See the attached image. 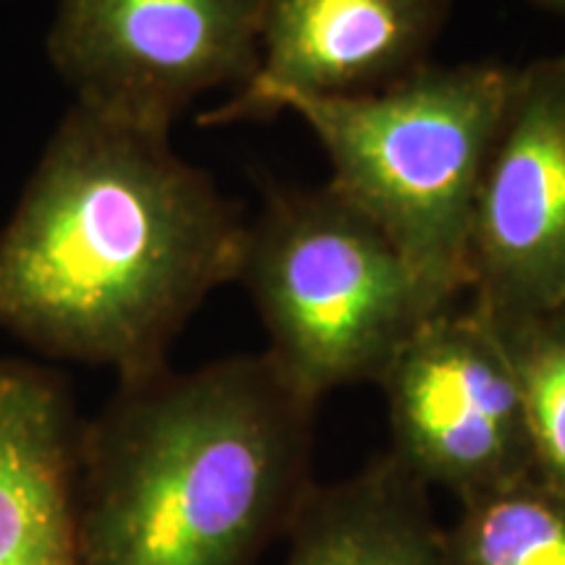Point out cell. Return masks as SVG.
<instances>
[{"mask_svg": "<svg viewBox=\"0 0 565 565\" xmlns=\"http://www.w3.org/2000/svg\"><path fill=\"white\" fill-rule=\"evenodd\" d=\"M246 221L171 134L71 105L0 231V328L137 380L238 278Z\"/></svg>", "mask_w": 565, "mask_h": 565, "instance_id": "cell-1", "label": "cell"}, {"mask_svg": "<svg viewBox=\"0 0 565 565\" xmlns=\"http://www.w3.org/2000/svg\"><path fill=\"white\" fill-rule=\"evenodd\" d=\"M309 401L267 353L121 380L82 424L79 565H257L312 477Z\"/></svg>", "mask_w": 565, "mask_h": 565, "instance_id": "cell-2", "label": "cell"}, {"mask_svg": "<svg viewBox=\"0 0 565 565\" xmlns=\"http://www.w3.org/2000/svg\"><path fill=\"white\" fill-rule=\"evenodd\" d=\"M513 84L503 63H427L372 92L278 95L265 118H301L328 154V186L454 307L469 291L471 215Z\"/></svg>", "mask_w": 565, "mask_h": 565, "instance_id": "cell-3", "label": "cell"}, {"mask_svg": "<svg viewBox=\"0 0 565 565\" xmlns=\"http://www.w3.org/2000/svg\"><path fill=\"white\" fill-rule=\"evenodd\" d=\"M236 280L265 324L270 362L315 404L338 387L377 385L408 338L450 309L328 183L265 202L246 223Z\"/></svg>", "mask_w": 565, "mask_h": 565, "instance_id": "cell-4", "label": "cell"}, {"mask_svg": "<svg viewBox=\"0 0 565 565\" xmlns=\"http://www.w3.org/2000/svg\"><path fill=\"white\" fill-rule=\"evenodd\" d=\"M263 0H61L47 55L79 108L171 134L204 92L257 71Z\"/></svg>", "mask_w": 565, "mask_h": 565, "instance_id": "cell-5", "label": "cell"}, {"mask_svg": "<svg viewBox=\"0 0 565 565\" xmlns=\"http://www.w3.org/2000/svg\"><path fill=\"white\" fill-rule=\"evenodd\" d=\"M377 387L391 454L458 503L536 471L519 374L492 320L466 301L408 338Z\"/></svg>", "mask_w": 565, "mask_h": 565, "instance_id": "cell-6", "label": "cell"}, {"mask_svg": "<svg viewBox=\"0 0 565 565\" xmlns=\"http://www.w3.org/2000/svg\"><path fill=\"white\" fill-rule=\"evenodd\" d=\"M466 294L490 320L565 303V55L515 68L471 215Z\"/></svg>", "mask_w": 565, "mask_h": 565, "instance_id": "cell-7", "label": "cell"}, {"mask_svg": "<svg viewBox=\"0 0 565 565\" xmlns=\"http://www.w3.org/2000/svg\"><path fill=\"white\" fill-rule=\"evenodd\" d=\"M450 0H263L257 71L202 126L265 118L273 97L356 95L427 66Z\"/></svg>", "mask_w": 565, "mask_h": 565, "instance_id": "cell-8", "label": "cell"}, {"mask_svg": "<svg viewBox=\"0 0 565 565\" xmlns=\"http://www.w3.org/2000/svg\"><path fill=\"white\" fill-rule=\"evenodd\" d=\"M82 424L61 374L0 359V565H79Z\"/></svg>", "mask_w": 565, "mask_h": 565, "instance_id": "cell-9", "label": "cell"}, {"mask_svg": "<svg viewBox=\"0 0 565 565\" xmlns=\"http://www.w3.org/2000/svg\"><path fill=\"white\" fill-rule=\"evenodd\" d=\"M429 487L391 450L335 482H315L280 565H448Z\"/></svg>", "mask_w": 565, "mask_h": 565, "instance_id": "cell-10", "label": "cell"}, {"mask_svg": "<svg viewBox=\"0 0 565 565\" xmlns=\"http://www.w3.org/2000/svg\"><path fill=\"white\" fill-rule=\"evenodd\" d=\"M448 565H565V490L534 471L458 503Z\"/></svg>", "mask_w": 565, "mask_h": 565, "instance_id": "cell-11", "label": "cell"}, {"mask_svg": "<svg viewBox=\"0 0 565 565\" xmlns=\"http://www.w3.org/2000/svg\"><path fill=\"white\" fill-rule=\"evenodd\" d=\"M492 324L519 374L536 471L565 490V303Z\"/></svg>", "mask_w": 565, "mask_h": 565, "instance_id": "cell-12", "label": "cell"}, {"mask_svg": "<svg viewBox=\"0 0 565 565\" xmlns=\"http://www.w3.org/2000/svg\"><path fill=\"white\" fill-rule=\"evenodd\" d=\"M534 3H540L542 9H547L550 13H555V17L565 19V0H534Z\"/></svg>", "mask_w": 565, "mask_h": 565, "instance_id": "cell-13", "label": "cell"}]
</instances>
